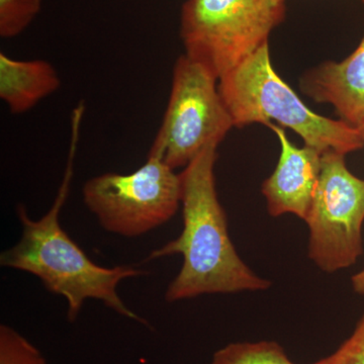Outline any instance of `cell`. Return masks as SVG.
<instances>
[{
	"instance_id": "1",
	"label": "cell",
	"mask_w": 364,
	"mask_h": 364,
	"mask_svg": "<svg viewBox=\"0 0 364 364\" xmlns=\"http://www.w3.org/2000/svg\"><path fill=\"white\" fill-rule=\"evenodd\" d=\"M85 109V105L81 102L72 112L68 160L54 203L37 221L28 215L25 205H18L16 214L23 228L21 237L14 247L1 253L0 265L31 273L42 282L48 291L63 296L70 322L77 320L85 301L92 299L102 301L124 318L147 325L117 294L119 282L146 272L128 265L109 268L95 264L60 225V213L68 198L73 178L74 158Z\"/></svg>"
},
{
	"instance_id": "2",
	"label": "cell",
	"mask_w": 364,
	"mask_h": 364,
	"mask_svg": "<svg viewBox=\"0 0 364 364\" xmlns=\"http://www.w3.org/2000/svg\"><path fill=\"white\" fill-rule=\"evenodd\" d=\"M218 145H210L179 174L183 230L152 251L148 260L181 254L183 263L165 293L168 303L203 294L265 291L272 282L255 274L237 253L215 188Z\"/></svg>"
},
{
	"instance_id": "3",
	"label": "cell",
	"mask_w": 364,
	"mask_h": 364,
	"mask_svg": "<svg viewBox=\"0 0 364 364\" xmlns=\"http://www.w3.org/2000/svg\"><path fill=\"white\" fill-rule=\"evenodd\" d=\"M219 90L235 128L277 122L321 154H349L364 147L359 129L311 111L273 68L263 45L219 79Z\"/></svg>"
},
{
	"instance_id": "4",
	"label": "cell",
	"mask_w": 364,
	"mask_h": 364,
	"mask_svg": "<svg viewBox=\"0 0 364 364\" xmlns=\"http://www.w3.org/2000/svg\"><path fill=\"white\" fill-rule=\"evenodd\" d=\"M286 14V0H186L181 14L186 54L220 79L267 44Z\"/></svg>"
},
{
	"instance_id": "5",
	"label": "cell",
	"mask_w": 364,
	"mask_h": 364,
	"mask_svg": "<svg viewBox=\"0 0 364 364\" xmlns=\"http://www.w3.org/2000/svg\"><path fill=\"white\" fill-rule=\"evenodd\" d=\"M232 128L219 79L200 62L181 55L174 64L168 105L148 156L174 170L186 167L208 146H219Z\"/></svg>"
},
{
	"instance_id": "6",
	"label": "cell",
	"mask_w": 364,
	"mask_h": 364,
	"mask_svg": "<svg viewBox=\"0 0 364 364\" xmlns=\"http://www.w3.org/2000/svg\"><path fill=\"white\" fill-rule=\"evenodd\" d=\"M82 196L105 231L134 238L176 214L181 203V176L161 160L148 156L130 174L105 173L88 179Z\"/></svg>"
},
{
	"instance_id": "7",
	"label": "cell",
	"mask_w": 364,
	"mask_h": 364,
	"mask_svg": "<svg viewBox=\"0 0 364 364\" xmlns=\"http://www.w3.org/2000/svg\"><path fill=\"white\" fill-rule=\"evenodd\" d=\"M305 222L310 230L309 257L323 272L346 269L363 255L364 181L349 171L345 155L322 154Z\"/></svg>"
},
{
	"instance_id": "8",
	"label": "cell",
	"mask_w": 364,
	"mask_h": 364,
	"mask_svg": "<svg viewBox=\"0 0 364 364\" xmlns=\"http://www.w3.org/2000/svg\"><path fill=\"white\" fill-rule=\"evenodd\" d=\"M267 127L280 144L274 172L262 184L268 213L272 217L293 214L305 221L317 188L322 154L306 145L296 147L282 127L272 123Z\"/></svg>"
},
{
	"instance_id": "9",
	"label": "cell",
	"mask_w": 364,
	"mask_h": 364,
	"mask_svg": "<svg viewBox=\"0 0 364 364\" xmlns=\"http://www.w3.org/2000/svg\"><path fill=\"white\" fill-rule=\"evenodd\" d=\"M301 90L314 102L331 105L340 119L354 128L364 124V37L341 62H325L304 73Z\"/></svg>"
},
{
	"instance_id": "10",
	"label": "cell",
	"mask_w": 364,
	"mask_h": 364,
	"mask_svg": "<svg viewBox=\"0 0 364 364\" xmlns=\"http://www.w3.org/2000/svg\"><path fill=\"white\" fill-rule=\"evenodd\" d=\"M61 79L46 60H16L0 53V98L13 114L31 111L56 92Z\"/></svg>"
},
{
	"instance_id": "11",
	"label": "cell",
	"mask_w": 364,
	"mask_h": 364,
	"mask_svg": "<svg viewBox=\"0 0 364 364\" xmlns=\"http://www.w3.org/2000/svg\"><path fill=\"white\" fill-rule=\"evenodd\" d=\"M210 364H296L274 341L238 342L218 350Z\"/></svg>"
},
{
	"instance_id": "12",
	"label": "cell",
	"mask_w": 364,
	"mask_h": 364,
	"mask_svg": "<svg viewBox=\"0 0 364 364\" xmlns=\"http://www.w3.org/2000/svg\"><path fill=\"white\" fill-rule=\"evenodd\" d=\"M42 0H0V36L21 35L40 13Z\"/></svg>"
},
{
	"instance_id": "13",
	"label": "cell",
	"mask_w": 364,
	"mask_h": 364,
	"mask_svg": "<svg viewBox=\"0 0 364 364\" xmlns=\"http://www.w3.org/2000/svg\"><path fill=\"white\" fill-rule=\"evenodd\" d=\"M0 364H48L39 349L11 326L0 325Z\"/></svg>"
},
{
	"instance_id": "14",
	"label": "cell",
	"mask_w": 364,
	"mask_h": 364,
	"mask_svg": "<svg viewBox=\"0 0 364 364\" xmlns=\"http://www.w3.org/2000/svg\"><path fill=\"white\" fill-rule=\"evenodd\" d=\"M313 364H364V313L351 336L331 355Z\"/></svg>"
},
{
	"instance_id": "15",
	"label": "cell",
	"mask_w": 364,
	"mask_h": 364,
	"mask_svg": "<svg viewBox=\"0 0 364 364\" xmlns=\"http://www.w3.org/2000/svg\"><path fill=\"white\" fill-rule=\"evenodd\" d=\"M351 284L356 294L364 296V268L352 277Z\"/></svg>"
},
{
	"instance_id": "16",
	"label": "cell",
	"mask_w": 364,
	"mask_h": 364,
	"mask_svg": "<svg viewBox=\"0 0 364 364\" xmlns=\"http://www.w3.org/2000/svg\"><path fill=\"white\" fill-rule=\"evenodd\" d=\"M359 131H360L361 136H363L364 142V124L360 127V128H359Z\"/></svg>"
},
{
	"instance_id": "17",
	"label": "cell",
	"mask_w": 364,
	"mask_h": 364,
	"mask_svg": "<svg viewBox=\"0 0 364 364\" xmlns=\"http://www.w3.org/2000/svg\"><path fill=\"white\" fill-rule=\"evenodd\" d=\"M361 1H363V2H364V0H361Z\"/></svg>"
}]
</instances>
